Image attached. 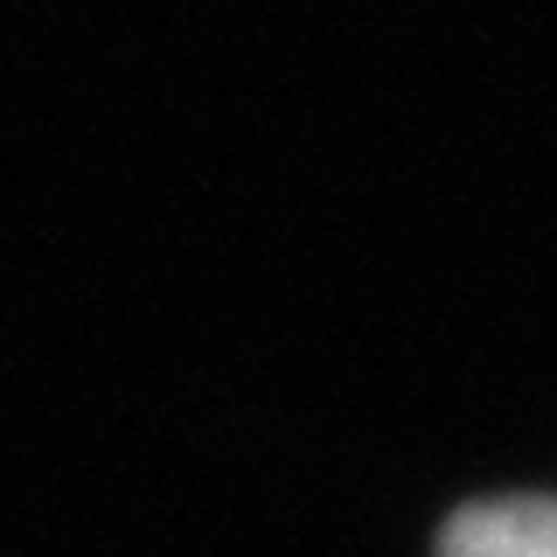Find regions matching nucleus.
<instances>
[{
	"label": "nucleus",
	"instance_id": "obj_1",
	"mask_svg": "<svg viewBox=\"0 0 557 557\" xmlns=\"http://www.w3.org/2000/svg\"><path fill=\"white\" fill-rule=\"evenodd\" d=\"M440 557H557V495L467 502L440 530Z\"/></svg>",
	"mask_w": 557,
	"mask_h": 557
}]
</instances>
